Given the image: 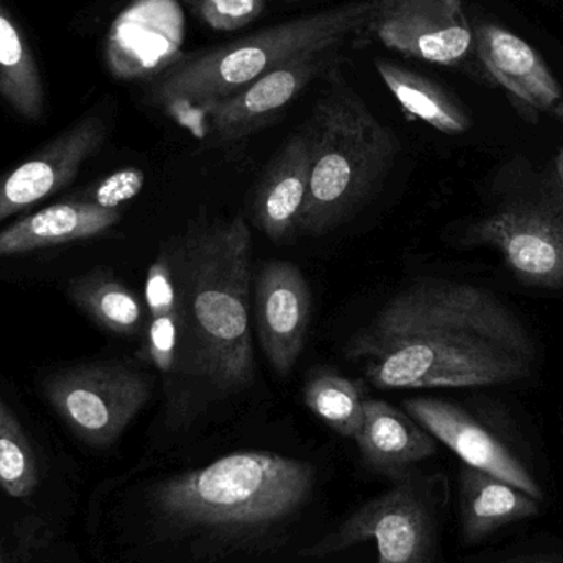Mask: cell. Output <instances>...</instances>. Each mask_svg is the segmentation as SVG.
I'll list each match as a JSON object with an SVG mask.
<instances>
[{"label":"cell","mask_w":563,"mask_h":563,"mask_svg":"<svg viewBox=\"0 0 563 563\" xmlns=\"http://www.w3.org/2000/svg\"><path fill=\"white\" fill-rule=\"evenodd\" d=\"M344 356L376 389H463L528 379L538 347L495 291L422 279L390 297L350 338Z\"/></svg>","instance_id":"1"},{"label":"cell","mask_w":563,"mask_h":563,"mask_svg":"<svg viewBox=\"0 0 563 563\" xmlns=\"http://www.w3.org/2000/svg\"><path fill=\"white\" fill-rule=\"evenodd\" d=\"M162 250L174 280L178 333L168 407L175 422H191L256 379L250 314L253 236L243 217L201 210Z\"/></svg>","instance_id":"2"},{"label":"cell","mask_w":563,"mask_h":563,"mask_svg":"<svg viewBox=\"0 0 563 563\" xmlns=\"http://www.w3.org/2000/svg\"><path fill=\"white\" fill-rule=\"evenodd\" d=\"M310 463L273 452H236L170 476L155 489L158 519L170 531L241 536L290 519L313 489Z\"/></svg>","instance_id":"3"},{"label":"cell","mask_w":563,"mask_h":563,"mask_svg":"<svg viewBox=\"0 0 563 563\" xmlns=\"http://www.w3.org/2000/svg\"><path fill=\"white\" fill-rule=\"evenodd\" d=\"M327 91L305 125L310 144V185L297 234L324 236L347 223L389 174L399 141L330 69Z\"/></svg>","instance_id":"4"},{"label":"cell","mask_w":563,"mask_h":563,"mask_svg":"<svg viewBox=\"0 0 563 563\" xmlns=\"http://www.w3.org/2000/svg\"><path fill=\"white\" fill-rule=\"evenodd\" d=\"M371 9L373 0H353L188 56L162 73L152 101L175 118L205 112L298 56L341 48L367 25Z\"/></svg>","instance_id":"5"},{"label":"cell","mask_w":563,"mask_h":563,"mask_svg":"<svg viewBox=\"0 0 563 563\" xmlns=\"http://www.w3.org/2000/svg\"><path fill=\"white\" fill-rule=\"evenodd\" d=\"M470 246L498 251L506 266L536 288L563 287V200L555 177L541 194L518 195L466 231Z\"/></svg>","instance_id":"6"},{"label":"cell","mask_w":563,"mask_h":563,"mask_svg":"<svg viewBox=\"0 0 563 563\" xmlns=\"http://www.w3.org/2000/svg\"><path fill=\"white\" fill-rule=\"evenodd\" d=\"M435 531V508L427 498V483L409 472L399 476L393 489L361 506L338 531L321 539L305 555L323 558L374 541L377 563H430Z\"/></svg>","instance_id":"7"},{"label":"cell","mask_w":563,"mask_h":563,"mask_svg":"<svg viewBox=\"0 0 563 563\" xmlns=\"http://www.w3.org/2000/svg\"><path fill=\"white\" fill-rule=\"evenodd\" d=\"M152 396V380L122 364L66 371L46 384V397L69 429L92 446H109Z\"/></svg>","instance_id":"8"},{"label":"cell","mask_w":563,"mask_h":563,"mask_svg":"<svg viewBox=\"0 0 563 563\" xmlns=\"http://www.w3.org/2000/svg\"><path fill=\"white\" fill-rule=\"evenodd\" d=\"M367 25L387 48L453 66L475 48L463 0H373Z\"/></svg>","instance_id":"9"},{"label":"cell","mask_w":563,"mask_h":563,"mask_svg":"<svg viewBox=\"0 0 563 563\" xmlns=\"http://www.w3.org/2000/svg\"><path fill=\"white\" fill-rule=\"evenodd\" d=\"M404 409L437 442L449 446L463 465L498 476L544 501L542 483L521 450L468 410L437 397L404 400Z\"/></svg>","instance_id":"10"},{"label":"cell","mask_w":563,"mask_h":563,"mask_svg":"<svg viewBox=\"0 0 563 563\" xmlns=\"http://www.w3.org/2000/svg\"><path fill=\"white\" fill-rule=\"evenodd\" d=\"M340 48L307 53L266 73L203 112L208 134L220 144L244 141L269 125L313 79L330 71Z\"/></svg>","instance_id":"11"},{"label":"cell","mask_w":563,"mask_h":563,"mask_svg":"<svg viewBox=\"0 0 563 563\" xmlns=\"http://www.w3.org/2000/svg\"><path fill=\"white\" fill-rule=\"evenodd\" d=\"M311 310L310 284L300 267L288 261H269L261 266L254 288L257 340L279 377H288L303 353Z\"/></svg>","instance_id":"12"},{"label":"cell","mask_w":563,"mask_h":563,"mask_svg":"<svg viewBox=\"0 0 563 563\" xmlns=\"http://www.w3.org/2000/svg\"><path fill=\"white\" fill-rule=\"evenodd\" d=\"M104 122L88 118L0 178V221L65 188L104 141Z\"/></svg>","instance_id":"13"},{"label":"cell","mask_w":563,"mask_h":563,"mask_svg":"<svg viewBox=\"0 0 563 563\" xmlns=\"http://www.w3.org/2000/svg\"><path fill=\"white\" fill-rule=\"evenodd\" d=\"M476 55L489 75L534 114H549L563 124V91L548 63L521 36L493 23L473 26Z\"/></svg>","instance_id":"14"},{"label":"cell","mask_w":563,"mask_h":563,"mask_svg":"<svg viewBox=\"0 0 563 563\" xmlns=\"http://www.w3.org/2000/svg\"><path fill=\"white\" fill-rule=\"evenodd\" d=\"M310 185V144L305 129L290 135L261 178L253 201L257 230L274 243L297 234Z\"/></svg>","instance_id":"15"},{"label":"cell","mask_w":563,"mask_h":563,"mask_svg":"<svg viewBox=\"0 0 563 563\" xmlns=\"http://www.w3.org/2000/svg\"><path fill=\"white\" fill-rule=\"evenodd\" d=\"M542 499L482 470L463 465L459 475V521L463 544L478 545L509 526L542 515Z\"/></svg>","instance_id":"16"},{"label":"cell","mask_w":563,"mask_h":563,"mask_svg":"<svg viewBox=\"0 0 563 563\" xmlns=\"http://www.w3.org/2000/svg\"><path fill=\"white\" fill-rule=\"evenodd\" d=\"M354 442L369 468L397 478L437 452V440L417 420L380 399L364 400L363 427Z\"/></svg>","instance_id":"17"},{"label":"cell","mask_w":563,"mask_h":563,"mask_svg":"<svg viewBox=\"0 0 563 563\" xmlns=\"http://www.w3.org/2000/svg\"><path fill=\"white\" fill-rule=\"evenodd\" d=\"M119 221L121 211L101 207L95 201L52 205L0 233V257L99 236Z\"/></svg>","instance_id":"18"},{"label":"cell","mask_w":563,"mask_h":563,"mask_svg":"<svg viewBox=\"0 0 563 563\" xmlns=\"http://www.w3.org/2000/svg\"><path fill=\"white\" fill-rule=\"evenodd\" d=\"M376 69L407 114L446 135L465 134L472 128L465 109L432 79L387 59H377Z\"/></svg>","instance_id":"19"},{"label":"cell","mask_w":563,"mask_h":563,"mask_svg":"<svg viewBox=\"0 0 563 563\" xmlns=\"http://www.w3.org/2000/svg\"><path fill=\"white\" fill-rule=\"evenodd\" d=\"M0 95L23 118H42L38 68L15 20L0 5Z\"/></svg>","instance_id":"20"},{"label":"cell","mask_w":563,"mask_h":563,"mask_svg":"<svg viewBox=\"0 0 563 563\" xmlns=\"http://www.w3.org/2000/svg\"><path fill=\"white\" fill-rule=\"evenodd\" d=\"M305 406L324 426L344 439L354 440L364 420V397L361 384L330 369L310 374L303 386Z\"/></svg>","instance_id":"21"},{"label":"cell","mask_w":563,"mask_h":563,"mask_svg":"<svg viewBox=\"0 0 563 563\" xmlns=\"http://www.w3.org/2000/svg\"><path fill=\"white\" fill-rule=\"evenodd\" d=\"M71 297L92 320L119 336H135L142 328L139 298L108 273H95L71 284Z\"/></svg>","instance_id":"22"},{"label":"cell","mask_w":563,"mask_h":563,"mask_svg":"<svg viewBox=\"0 0 563 563\" xmlns=\"http://www.w3.org/2000/svg\"><path fill=\"white\" fill-rule=\"evenodd\" d=\"M38 486L35 453L16 420L0 397V488L10 498H29Z\"/></svg>","instance_id":"23"},{"label":"cell","mask_w":563,"mask_h":563,"mask_svg":"<svg viewBox=\"0 0 563 563\" xmlns=\"http://www.w3.org/2000/svg\"><path fill=\"white\" fill-rule=\"evenodd\" d=\"M205 22L214 30L233 32L250 25L264 12L266 0H198Z\"/></svg>","instance_id":"24"},{"label":"cell","mask_w":563,"mask_h":563,"mask_svg":"<svg viewBox=\"0 0 563 563\" xmlns=\"http://www.w3.org/2000/svg\"><path fill=\"white\" fill-rule=\"evenodd\" d=\"M178 333L175 311L170 314L151 317V324L147 328V340L145 351L148 361L154 364L155 369L162 376L170 379L177 363Z\"/></svg>","instance_id":"25"},{"label":"cell","mask_w":563,"mask_h":563,"mask_svg":"<svg viewBox=\"0 0 563 563\" xmlns=\"http://www.w3.org/2000/svg\"><path fill=\"white\" fill-rule=\"evenodd\" d=\"M145 301L151 317L170 314L175 311V288L172 280L170 264L167 254L161 247V253L148 267L145 280Z\"/></svg>","instance_id":"26"},{"label":"cell","mask_w":563,"mask_h":563,"mask_svg":"<svg viewBox=\"0 0 563 563\" xmlns=\"http://www.w3.org/2000/svg\"><path fill=\"white\" fill-rule=\"evenodd\" d=\"M142 185H144V174L137 168H125L106 178L95 191L92 201L101 207L118 210V205L134 198L141 191Z\"/></svg>","instance_id":"27"},{"label":"cell","mask_w":563,"mask_h":563,"mask_svg":"<svg viewBox=\"0 0 563 563\" xmlns=\"http://www.w3.org/2000/svg\"><path fill=\"white\" fill-rule=\"evenodd\" d=\"M554 177L555 181H558L559 191H561L563 200V148L559 151L558 157H555Z\"/></svg>","instance_id":"28"},{"label":"cell","mask_w":563,"mask_h":563,"mask_svg":"<svg viewBox=\"0 0 563 563\" xmlns=\"http://www.w3.org/2000/svg\"><path fill=\"white\" fill-rule=\"evenodd\" d=\"M512 563H563V561H552V559H528V561Z\"/></svg>","instance_id":"29"},{"label":"cell","mask_w":563,"mask_h":563,"mask_svg":"<svg viewBox=\"0 0 563 563\" xmlns=\"http://www.w3.org/2000/svg\"><path fill=\"white\" fill-rule=\"evenodd\" d=\"M184 2H198V0H184Z\"/></svg>","instance_id":"30"},{"label":"cell","mask_w":563,"mask_h":563,"mask_svg":"<svg viewBox=\"0 0 563 563\" xmlns=\"http://www.w3.org/2000/svg\"><path fill=\"white\" fill-rule=\"evenodd\" d=\"M288 2H300V0H288Z\"/></svg>","instance_id":"31"}]
</instances>
